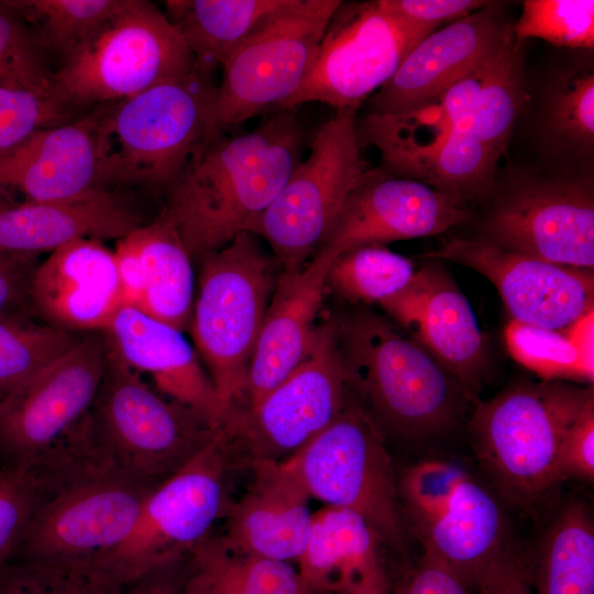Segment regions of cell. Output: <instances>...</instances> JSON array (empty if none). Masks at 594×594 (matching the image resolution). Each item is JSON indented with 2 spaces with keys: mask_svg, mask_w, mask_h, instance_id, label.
<instances>
[{
  "mask_svg": "<svg viewBox=\"0 0 594 594\" xmlns=\"http://www.w3.org/2000/svg\"><path fill=\"white\" fill-rule=\"evenodd\" d=\"M297 108L277 110L253 131L210 141L167 189L163 213L191 258L202 260L243 232L255 234L301 161Z\"/></svg>",
  "mask_w": 594,
  "mask_h": 594,
  "instance_id": "6da1fadb",
  "label": "cell"
},
{
  "mask_svg": "<svg viewBox=\"0 0 594 594\" xmlns=\"http://www.w3.org/2000/svg\"><path fill=\"white\" fill-rule=\"evenodd\" d=\"M351 392L378 425L418 438L453 426L474 400L408 333L385 318L360 311L337 320Z\"/></svg>",
  "mask_w": 594,
  "mask_h": 594,
  "instance_id": "7a4b0ae2",
  "label": "cell"
},
{
  "mask_svg": "<svg viewBox=\"0 0 594 594\" xmlns=\"http://www.w3.org/2000/svg\"><path fill=\"white\" fill-rule=\"evenodd\" d=\"M473 405L471 430L481 465L506 502L528 509L560 483L561 441L594 405V394L561 381L524 382Z\"/></svg>",
  "mask_w": 594,
  "mask_h": 594,
  "instance_id": "3957f363",
  "label": "cell"
},
{
  "mask_svg": "<svg viewBox=\"0 0 594 594\" xmlns=\"http://www.w3.org/2000/svg\"><path fill=\"white\" fill-rule=\"evenodd\" d=\"M86 427L99 462L152 487L191 460L218 429L146 384L110 345Z\"/></svg>",
  "mask_w": 594,
  "mask_h": 594,
  "instance_id": "277c9868",
  "label": "cell"
},
{
  "mask_svg": "<svg viewBox=\"0 0 594 594\" xmlns=\"http://www.w3.org/2000/svg\"><path fill=\"white\" fill-rule=\"evenodd\" d=\"M215 68L155 85L105 108V183L143 184L166 190L212 141Z\"/></svg>",
  "mask_w": 594,
  "mask_h": 594,
  "instance_id": "5b68a950",
  "label": "cell"
},
{
  "mask_svg": "<svg viewBox=\"0 0 594 594\" xmlns=\"http://www.w3.org/2000/svg\"><path fill=\"white\" fill-rule=\"evenodd\" d=\"M254 235L243 232L201 260L189 326L222 420L243 400L249 365L278 277L276 260Z\"/></svg>",
  "mask_w": 594,
  "mask_h": 594,
  "instance_id": "8992f818",
  "label": "cell"
},
{
  "mask_svg": "<svg viewBox=\"0 0 594 594\" xmlns=\"http://www.w3.org/2000/svg\"><path fill=\"white\" fill-rule=\"evenodd\" d=\"M197 65L157 4L125 0L63 59L51 75L52 90L69 110L113 103L183 77Z\"/></svg>",
  "mask_w": 594,
  "mask_h": 594,
  "instance_id": "52a82bcc",
  "label": "cell"
},
{
  "mask_svg": "<svg viewBox=\"0 0 594 594\" xmlns=\"http://www.w3.org/2000/svg\"><path fill=\"white\" fill-rule=\"evenodd\" d=\"M43 475L44 497L12 559L100 564L129 537L155 488L92 457Z\"/></svg>",
  "mask_w": 594,
  "mask_h": 594,
  "instance_id": "ba28073f",
  "label": "cell"
},
{
  "mask_svg": "<svg viewBox=\"0 0 594 594\" xmlns=\"http://www.w3.org/2000/svg\"><path fill=\"white\" fill-rule=\"evenodd\" d=\"M285 462L310 498L359 514L381 543L406 552L398 485L382 430L351 389L338 417Z\"/></svg>",
  "mask_w": 594,
  "mask_h": 594,
  "instance_id": "9c48e42d",
  "label": "cell"
},
{
  "mask_svg": "<svg viewBox=\"0 0 594 594\" xmlns=\"http://www.w3.org/2000/svg\"><path fill=\"white\" fill-rule=\"evenodd\" d=\"M402 509L422 551L476 590L508 538L499 501L470 472L443 460H424L398 483Z\"/></svg>",
  "mask_w": 594,
  "mask_h": 594,
  "instance_id": "30bf717a",
  "label": "cell"
},
{
  "mask_svg": "<svg viewBox=\"0 0 594 594\" xmlns=\"http://www.w3.org/2000/svg\"><path fill=\"white\" fill-rule=\"evenodd\" d=\"M109 352L87 336L0 399V465L45 471L61 464L98 393Z\"/></svg>",
  "mask_w": 594,
  "mask_h": 594,
  "instance_id": "8fae6325",
  "label": "cell"
},
{
  "mask_svg": "<svg viewBox=\"0 0 594 594\" xmlns=\"http://www.w3.org/2000/svg\"><path fill=\"white\" fill-rule=\"evenodd\" d=\"M349 394L337 319L328 318L317 324L302 362L257 404L228 413L219 427L233 458L246 465L282 462L338 417Z\"/></svg>",
  "mask_w": 594,
  "mask_h": 594,
  "instance_id": "7c38bea8",
  "label": "cell"
},
{
  "mask_svg": "<svg viewBox=\"0 0 594 594\" xmlns=\"http://www.w3.org/2000/svg\"><path fill=\"white\" fill-rule=\"evenodd\" d=\"M358 109H337L319 127L307 158L295 166L258 223L255 234L268 242L280 272L306 264L369 172L358 138Z\"/></svg>",
  "mask_w": 594,
  "mask_h": 594,
  "instance_id": "4fadbf2b",
  "label": "cell"
},
{
  "mask_svg": "<svg viewBox=\"0 0 594 594\" xmlns=\"http://www.w3.org/2000/svg\"><path fill=\"white\" fill-rule=\"evenodd\" d=\"M341 2L289 0L228 57L212 101V140L267 109L277 110L299 89Z\"/></svg>",
  "mask_w": 594,
  "mask_h": 594,
  "instance_id": "5bb4252c",
  "label": "cell"
},
{
  "mask_svg": "<svg viewBox=\"0 0 594 594\" xmlns=\"http://www.w3.org/2000/svg\"><path fill=\"white\" fill-rule=\"evenodd\" d=\"M233 457L218 427L211 440L146 497L129 537L100 564L123 583L188 556L227 515Z\"/></svg>",
  "mask_w": 594,
  "mask_h": 594,
  "instance_id": "9a60e30c",
  "label": "cell"
},
{
  "mask_svg": "<svg viewBox=\"0 0 594 594\" xmlns=\"http://www.w3.org/2000/svg\"><path fill=\"white\" fill-rule=\"evenodd\" d=\"M435 31L396 15L382 0L341 2L324 29L305 80L277 110L306 102L359 108Z\"/></svg>",
  "mask_w": 594,
  "mask_h": 594,
  "instance_id": "2e32d148",
  "label": "cell"
},
{
  "mask_svg": "<svg viewBox=\"0 0 594 594\" xmlns=\"http://www.w3.org/2000/svg\"><path fill=\"white\" fill-rule=\"evenodd\" d=\"M486 240L552 264L593 271L594 199L588 180L534 179L493 210Z\"/></svg>",
  "mask_w": 594,
  "mask_h": 594,
  "instance_id": "e0dca14e",
  "label": "cell"
},
{
  "mask_svg": "<svg viewBox=\"0 0 594 594\" xmlns=\"http://www.w3.org/2000/svg\"><path fill=\"white\" fill-rule=\"evenodd\" d=\"M469 267L497 289L513 320L564 331L593 310V271L507 251L486 239H450L420 255Z\"/></svg>",
  "mask_w": 594,
  "mask_h": 594,
  "instance_id": "ac0fdd59",
  "label": "cell"
},
{
  "mask_svg": "<svg viewBox=\"0 0 594 594\" xmlns=\"http://www.w3.org/2000/svg\"><path fill=\"white\" fill-rule=\"evenodd\" d=\"M463 201L421 182L369 169L317 250L336 257L363 245L437 235L469 218Z\"/></svg>",
  "mask_w": 594,
  "mask_h": 594,
  "instance_id": "d6986e66",
  "label": "cell"
},
{
  "mask_svg": "<svg viewBox=\"0 0 594 594\" xmlns=\"http://www.w3.org/2000/svg\"><path fill=\"white\" fill-rule=\"evenodd\" d=\"M103 116L101 108L38 130L0 157V196L14 190L24 201L45 202L105 188Z\"/></svg>",
  "mask_w": 594,
  "mask_h": 594,
  "instance_id": "ffe728a7",
  "label": "cell"
},
{
  "mask_svg": "<svg viewBox=\"0 0 594 594\" xmlns=\"http://www.w3.org/2000/svg\"><path fill=\"white\" fill-rule=\"evenodd\" d=\"M387 312L477 399L485 366L483 336L466 297L442 268L418 270L388 301Z\"/></svg>",
  "mask_w": 594,
  "mask_h": 594,
  "instance_id": "44dd1931",
  "label": "cell"
},
{
  "mask_svg": "<svg viewBox=\"0 0 594 594\" xmlns=\"http://www.w3.org/2000/svg\"><path fill=\"white\" fill-rule=\"evenodd\" d=\"M512 28L493 2L436 30L372 96L371 112L403 116L437 98L495 52Z\"/></svg>",
  "mask_w": 594,
  "mask_h": 594,
  "instance_id": "7402d4cb",
  "label": "cell"
},
{
  "mask_svg": "<svg viewBox=\"0 0 594 594\" xmlns=\"http://www.w3.org/2000/svg\"><path fill=\"white\" fill-rule=\"evenodd\" d=\"M29 301L48 324L105 331L123 305L113 251L101 240L78 239L50 253L32 272Z\"/></svg>",
  "mask_w": 594,
  "mask_h": 594,
  "instance_id": "603a6c76",
  "label": "cell"
},
{
  "mask_svg": "<svg viewBox=\"0 0 594 594\" xmlns=\"http://www.w3.org/2000/svg\"><path fill=\"white\" fill-rule=\"evenodd\" d=\"M333 258L328 251L316 250L300 270L278 274L249 365L243 400L237 408L257 404L309 352Z\"/></svg>",
  "mask_w": 594,
  "mask_h": 594,
  "instance_id": "cb8c5ba5",
  "label": "cell"
},
{
  "mask_svg": "<svg viewBox=\"0 0 594 594\" xmlns=\"http://www.w3.org/2000/svg\"><path fill=\"white\" fill-rule=\"evenodd\" d=\"M252 480L231 504L220 536L233 550L276 561H297L312 520L309 495L285 461L250 464Z\"/></svg>",
  "mask_w": 594,
  "mask_h": 594,
  "instance_id": "d4e9b609",
  "label": "cell"
},
{
  "mask_svg": "<svg viewBox=\"0 0 594 594\" xmlns=\"http://www.w3.org/2000/svg\"><path fill=\"white\" fill-rule=\"evenodd\" d=\"M123 305L180 331L189 330L194 271L175 224L161 215L118 240L113 251Z\"/></svg>",
  "mask_w": 594,
  "mask_h": 594,
  "instance_id": "484cf974",
  "label": "cell"
},
{
  "mask_svg": "<svg viewBox=\"0 0 594 594\" xmlns=\"http://www.w3.org/2000/svg\"><path fill=\"white\" fill-rule=\"evenodd\" d=\"M102 332L121 361L150 375L156 391L220 426L215 387L183 331L122 305Z\"/></svg>",
  "mask_w": 594,
  "mask_h": 594,
  "instance_id": "4316f807",
  "label": "cell"
},
{
  "mask_svg": "<svg viewBox=\"0 0 594 594\" xmlns=\"http://www.w3.org/2000/svg\"><path fill=\"white\" fill-rule=\"evenodd\" d=\"M140 226L125 200L106 188L68 200H0V255L29 260L78 239L120 240Z\"/></svg>",
  "mask_w": 594,
  "mask_h": 594,
  "instance_id": "83f0119b",
  "label": "cell"
},
{
  "mask_svg": "<svg viewBox=\"0 0 594 594\" xmlns=\"http://www.w3.org/2000/svg\"><path fill=\"white\" fill-rule=\"evenodd\" d=\"M380 539L359 514L326 505L312 513L298 572L315 594H346L383 564Z\"/></svg>",
  "mask_w": 594,
  "mask_h": 594,
  "instance_id": "f1b7e54d",
  "label": "cell"
},
{
  "mask_svg": "<svg viewBox=\"0 0 594 594\" xmlns=\"http://www.w3.org/2000/svg\"><path fill=\"white\" fill-rule=\"evenodd\" d=\"M288 1L168 0L164 12L196 61L216 68Z\"/></svg>",
  "mask_w": 594,
  "mask_h": 594,
  "instance_id": "f546056e",
  "label": "cell"
},
{
  "mask_svg": "<svg viewBox=\"0 0 594 594\" xmlns=\"http://www.w3.org/2000/svg\"><path fill=\"white\" fill-rule=\"evenodd\" d=\"M184 594H315L290 562L243 553L209 536L187 557Z\"/></svg>",
  "mask_w": 594,
  "mask_h": 594,
  "instance_id": "4dcf8cb0",
  "label": "cell"
},
{
  "mask_svg": "<svg viewBox=\"0 0 594 594\" xmlns=\"http://www.w3.org/2000/svg\"><path fill=\"white\" fill-rule=\"evenodd\" d=\"M535 594H594V524L585 504H565L529 559Z\"/></svg>",
  "mask_w": 594,
  "mask_h": 594,
  "instance_id": "1f68e13d",
  "label": "cell"
},
{
  "mask_svg": "<svg viewBox=\"0 0 594 594\" xmlns=\"http://www.w3.org/2000/svg\"><path fill=\"white\" fill-rule=\"evenodd\" d=\"M468 118L436 148L400 165L394 174L463 200L488 190L498 158L470 130Z\"/></svg>",
  "mask_w": 594,
  "mask_h": 594,
  "instance_id": "d6a6232c",
  "label": "cell"
},
{
  "mask_svg": "<svg viewBox=\"0 0 594 594\" xmlns=\"http://www.w3.org/2000/svg\"><path fill=\"white\" fill-rule=\"evenodd\" d=\"M415 273L411 260L386 245H363L333 258L326 287L349 302L380 305L402 290Z\"/></svg>",
  "mask_w": 594,
  "mask_h": 594,
  "instance_id": "836d02e7",
  "label": "cell"
},
{
  "mask_svg": "<svg viewBox=\"0 0 594 594\" xmlns=\"http://www.w3.org/2000/svg\"><path fill=\"white\" fill-rule=\"evenodd\" d=\"M518 48L512 31L482 87L473 112L468 118L470 130L498 160L508 144L521 101Z\"/></svg>",
  "mask_w": 594,
  "mask_h": 594,
  "instance_id": "e575fe53",
  "label": "cell"
},
{
  "mask_svg": "<svg viewBox=\"0 0 594 594\" xmlns=\"http://www.w3.org/2000/svg\"><path fill=\"white\" fill-rule=\"evenodd\" d=\"M122 585L96 562L12 559L0 569V594H118Z\"/></svg>",
  "mask_w": 594,
  "mask_h": 594,
  "instance_id": "d590c367",
  "label": "cell"
},
{
  "mask_svg": "<svg viewBox=\"0 0 594 594\" xmlns=\"http://www.w3.org/2000/svg\"><path fill=\"white\" fill-rule=\"evenodd\" d=\"M72 332L28 322L23 316H0V399L68 351Z\"/></svg>",
  "mask_w": 594,
  "mask_h": 594,
  "instance_id": "8d00e7d4",
  "label": "cell"
},
{
  "mask_svg": "<svg viewBox=\"0 0 594 594\" xmlns=\"http://www.w3.org/2000/svg\"><path fill=\"white\" fill-rule=\"evenodd\" d=\"M22 16L35 23L41 47L63 59L92 31L114 14L125 0H23L7 1Z\"/></svg>",
  "mask_w": 594,
  "mask_h": 594,
  "instance_id": "74e56055",
  "label": "cell"
},
{
  "mask_svg": "<svg viewBox=\"0 0 594 594\" xmlns=\"http://www.w3.org/2000/svg\"><path fill=\"white\" fill-rule=\"evenodd\" d=\"M505 342L512 356L543 381L593 382L594 371L582 361L564 331L510 320Z\"/></svg>",
  "mask_w": 594,
  "mask_h": 594,
  "instance_id": "f35d334b",
  "label": "cell"
},
{
  "mask_svg": "<svg viewBox=\"0 0 594 594\" xmlns=\"http://www.w3.org/2000/svg\"><path fill=\"white\" fill-rule=\"evenodd\" d=\"M515 42L538 37L571 48L594 46V1L526 0L513 26Z\"/></svg>",
  "mask_w": 594,
  "mask_h": 594,
  "instance_id": "ab89813d",
  "label": "cell"
},
{
  "mask_svg": "<svg viewBox=\"0 0 594 594\" xmlns=\"http://www.w3.org/2000/svg\"><path fill=\"white\" fill-rule=\"evenodd\" d=\"M70 117L51 91L0 84V157L36 131L65 123Z\"/></svg>",
  "mask_w": 594,
  "mask_h": 594,
  "instance_id": "60d3db41",
  "label": "cell"
},
{
  "mask_svg": "<svg viewBox=\"0 0 594 594\" xmlns=\"http://www.w3.org/2000/svg\"><path fill=\"white\" fill-rule=\"evenodd\" d=\"M40 47L22 15L0 3V84L53 92Z\"/></svg>",
  "mask_w": 594,
  "mask_h": 594,
  "instance_id": "b9f144b4",
  "label": "cell"
},
{
  "mask_svg": "<svg viewBox=\"0 0 594 594\" xmlns=\"http://www.w3.org/2000/svg\"><path fill=\"white\" fill-rule=\"evenodd\" d=\"M45 491L41 473L0 465V569L15 554Z\"/></svg>",
  "mask_w": 594,
  "mask_h": 594,
  "instance_id": "7bdbcfd3",
  "label": "cell"
},
{
  "mask_svg": "<svg viewBox=\"0 0 594 594\" xmlns=\"http://www.w3.org/2000/svg\"><path fill=\"white\" fill-rule=\"evenodd\" d=\"M549 122L560 139L588 152L594 141V75L585 70L568 77L550 99Z\"/></svg>",
  "mask_w": 594,
  "mask_h": 594,
  "instance_id": "ee69618b",
  "label": "cell"
},
{
  "mask_svg": "<svg viewBox=\"0 0 594 594\" xmlns=\"http://www.w3.org/2000/svg\"><path fill=\"white\" fill-rule=\"evenodd\" d=\"M561 481L594 480V405L585 409L568 428L561 441L557 461Z\"/></svg>",
  "mask_w": 594,
  "mask_h": 594,
  "instance_id": "f6af8a7d",
  "label": "cell"
},
{
  "mask_svg": "<svg viewBox=\"0 0 594 594\" xmlns=\"http://www.w3.org/2000/svg\"><path fill=\"white\" fill-rule=\"evenodd\" d=\"M391 594H471V590L441 560L422 552L391 587Z\"/></svg>",
  "mask_w": 594,
  "mask_h": 594,
  "instance_id": "bcb514c9",
  "label": "cell"
},
{
  "mask_svg": "<svg viewBox=\"0 0 594 594\" xmlns=\"http://www.w3.org/2000/svg\"><path fill=\"white\" fill-rule=\"evenodd\" d=\"M382 2L396 15L435 30L493 3L483 0H382Z\"/></svg>",
  "mask_w": 594,
  "mask_h": 594,
  "instance_id": "7dc6e473",
  "label": "cell"
},
{
  "mask_svg": "<svg viewBox=\"0 0 594 594\" xmlns=\"http://www.w3.org/2000/svg\"><path fill=\"white\" fill-rule=\"evenodd\" d=\"M479 594H535L529 559L507 542L481 580Z\"/></svg>",
  "mask_w": 594,
  "mask_h": 594,
  "instance_id": "c3c4849f",
  "label": "cell"
},
{
  "mask_svg": "<svg viewBox=\"0 0 594 594\" xmlns=\"http://www.w3.org/2000/svg\"><path fill=\"white\" fill-rule=\"evenodd\" d=\"M26 261L0 255V316H23L30 306L32 272L26 270Z\"/></svg>",
  "mask_w": 594,
  "mask_h": 594,
  "instance_id": "681fc988",
  "label": "cell"
},
{
  "mask_svg": "<svg viewBox=\"0 0 594 594\" xmlns=\"http://www.w3.org/2000/svg\"><path fill=\"white\" fill-rule=\"evenodd\" d=\"M187 557L155 566L123 583L118 594H184Z\"/></svg>",
  "mask_w": 594,
  "mask_h": 594,
  "instance_id": "f907efd6",
  "label": "cell"
},
{
  "mask_svg": "<svg viewBox=\"0 0 594 594\" xmlns=\"http://www.w3.org/2000/svg\"><path fill=\"white\" fill-rule=\"evenodd\" d=\"M576 348L584 364L594 371L593 366V336H594V314L588 311L568 329L564 330Z\"/></svg>",
  "mask_w": 594,
  "mask_h": 594,
  "instance_id": "816d5d0a",
  "label": "cell"
},
{
  "mask_svg": "<svg viewBox=\"0 0 594 594\" xmlns=\"http://www.w3.org/2000/svg\"><path fill=\"white\" fill-rule=\"evenodd\" d=\"M391 583L384 565L369 572L346 594H391Z\"/></svg>",
  "mask_w": 594,
  "mask_h": 594,
  "instance_id": "f5cc1de1",
  "label": "cell"
}]
</instances>
